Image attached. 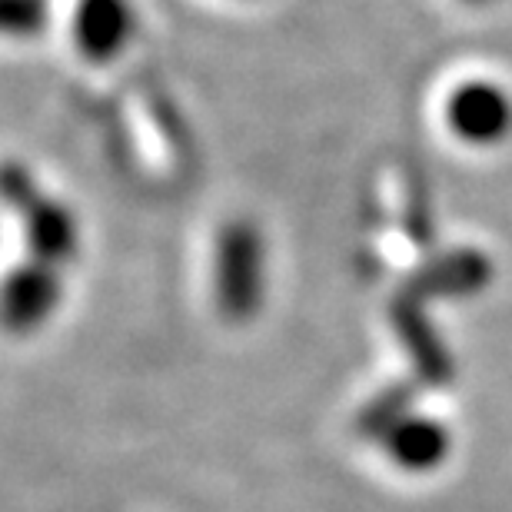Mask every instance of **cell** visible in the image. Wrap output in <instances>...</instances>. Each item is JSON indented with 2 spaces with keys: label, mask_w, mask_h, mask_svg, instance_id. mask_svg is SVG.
I'll use <instances>...</instances> for the list:
<instances>
[{
  "label": "cell",
  "mask_w": 512,
  "mask_h": 512,
  "mask_svg": "<svg viewBox=\"0 0 512 512\" xmlns=\"http://www.w3.org/2000/svg\"><path fill=\"white\" fill-rule=\"evenodd\" d=\"M213 293L230 323H250L266 296V247L253 220H230L217 237Z\"/></svg>",
  "instance_id": "obj_1"
},
{
  "label": "cell",
  "mask_w": 512,
  "mask_h": 512,
  "mask_svg": "<svg viewBox=\"0 0 512 512\" xmlns=\"http://www.w3.org/2000/svg\"><path fill=\"white\" fill-rule=\"evenodd\" d=\"M0 197L24 213L30 247L44 266L64 263L77 250V223L60 203L40 197L30 173L20 163L0 167Z\"/></svg>",
  "instance_id": "obj_2"
},
{
  "label": "cell",
  "mask_w": 512,
  "mask_h": 512,
  "mask_svg": "<svg viewBox=\"0 0 512 512\" xmlns=\"http://www.w3.org/2000/svg\"><path fill=\"white\" fill-rule=\"evenodd\" d=\"M446 127L469 147H496L512 133V97L493 80H466L446 97Z\"/></svg>",
  "instance_id": "obj_3"
},
{
  "label": "cell",
  "mask_w": 512,
  "mask_h": 512,
  "mask_svg": "<svg viewBox=\"0 0 512 512\" xmlns=\"http://www.w3.org/2000/svg\"><path fill=\"white\" fill-rule=\"evenodd\" d=\"M389 320H393V330L419 380L429 386H446L453 380V356H449L443 336L436 333L433 320L423 313V303L413 293L396 296L389 306Z\"/></svg>",
  "instance_id": "obj_4"
},
{
  "label": "cell",
  "mask_w": 512,
  "mask_h": 512,
  "mask_svg": "<svg viewBox=\"0 0 512 512\" xmlns=\"http://www.w3.org/2000/svg\"><path fill=\"white\" fill-rule=\"evenodd\" d=\"M380 443L389 463L413 476L433 473L453 453V433L436 416H423L416 409L406 413L396 426H389L380 436Z\"/></svg>",
  "instance_id": "obj_5"
},
{
  "label": "cell",
  "mask_w": 512,
  "mask_h": 512,
  "mask_svg": "<svg viewBox=\"0 0 512 512\" xmlns=\"http://www.w3.org/2000/svg\"><path fill=\"white\" fill-rule=\"evenodd\" d=\"M133 30H137V14L130 0H80L74 14V37L80 54L94 64H107L124 54Z\"/></svg>",
  "instance_id": "obj_6"
},
{
  "label": "cell",
  "mask_w": 512,
  "mask_h": 512,
  "mask_svg": "<svg viewBox=\"0 0 512 512\" xmlns=\"http://www.w3.org/2000/svg\"><path fill=\"white\" fill-rule=\"evenodd\" d=\"M489 280H493V263L479 250H453L436 256L433 263H426L423 270L413 276V286L406 293H413L416 300L423 296H443V300H463V296L483 293Z\"/></svg>",
  "instance_id": "obj_7"
},
{
  "label": "cell",
  "mask_w": 512,
  "mask_h": 512,
  "mask_svg": "<svg viewBox=\"0 0 512 512\" xmlns=\"http://www.w3.org/2000/svg\"><path fill=\"white\" fill-rule=\"evenodd\" d=\"M57 300L60 286L57 276L50 273V266H27V270H17L10 276L4 293H0V320H4L7 330L27 333L54 313Z\"/></svg>",
  "instance_id": "obj_8"
},
{
  "label": "cell",
  "mask_w": 512,
  "mask_h": 512,
  "mask_svg": "<svg viewBox=\"0 0 512 512\" xmlns=\"http://www.w3.org/2000/svg\"><path fill=\"white\" fill-rule=\"evenodd\" d=\"M406 413H413V393H409V386H389L373 403L363 406L360 419H356V429H360V436L380 443L386 429L396 426Z\"/></svg>",
  "instance_id": "obj_9"
},
{
  "label": "cell",
  "mask_w": 512,
  "mask_h": 512,
  "mask_svg": "<svg viewBox=\"0 0 512 512\" xmlns=\"http://www.w3.org/2000/svg\"><path fill=\"white\" fill-rule=\"evenodd\" d=\"M47 24V0H0V34L30 37Z\"/></svg>",
  "instance_id": "obj_10"
},
{
  "label": "cell",
  "mask_w": 512,
  "mask_h": 512,
  "mask_svg": "<svg viewBox=\"0 0 512 512\" xmlns=\"http://www.w3.org/2000/svg\"><path fill=\"white\" fill-rule=\"evenodd\" d=\"M463 4H473V7H486V4H493V0H463Z\"/></svg>",
  "instance_id": "obj_11"
}]
</instances>
